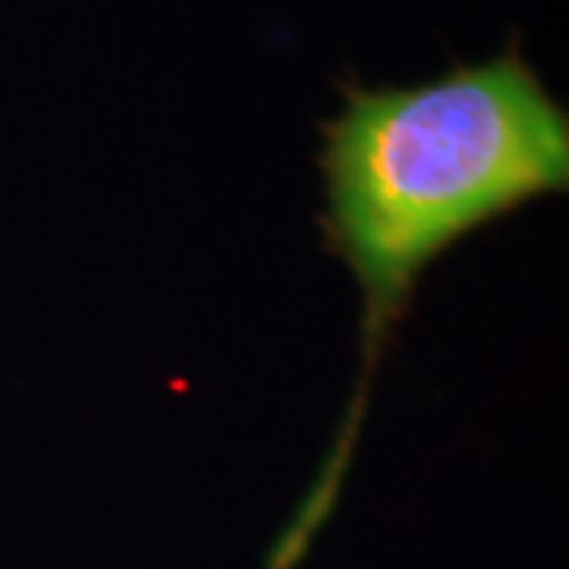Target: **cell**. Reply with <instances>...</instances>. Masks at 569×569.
<instances>
[{
  "label": "cell",
  "instance_id": "6da1fadb",
  "mask_svg": "<svg viewBox=\"0 0 569 569\" xmlns=\"http://www.w3.org/2000/svg\"><path fill=\"white\" fill-rule=\"evenodd\" d=\"M342 111L320 123L329 257L361 288V365L346 421L313 488L269 557L291 569L346 488L373 377L415 288L449 247L522 206L567 193L569 114L535 73L519 39L485 63H456L418 86L339 82Z\"/></svg>",
  "mask_w": 569,
  "mask_h": 569
}]
</instances>
